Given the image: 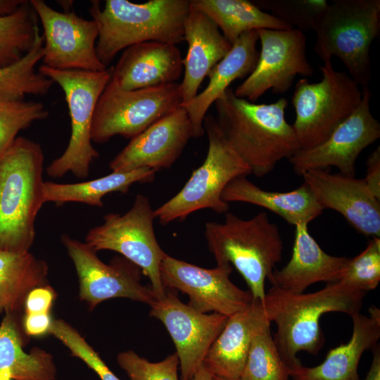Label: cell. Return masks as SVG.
<instances>
[{"mask_svg":"<svg viewBox=\"0 0 380 380\" xmlns=\"http://www.w3.org/2000/svg\"><path fill=\"white\" fill-rule=\"evenodd\" d=\"M215 106L219 129L255 176H265L300 150L293 127L285 119V98L258 104L236 97L229 87Z\"/></svg>","mask_w":380,"mask_h":380,"instance_id":"6da1fadb","label":"cell"},{"mask_svg":"<svg viewBox=\"0 0 380 380\" xmlns=\"http://www.w3.org/2000/svg\"><path fill=\"white\" fill-rule=\"evenodd\" d=\"M366 293L341 281L311 293L290 292L272 286L262 303L269 321L277 326L274 341L289 368L301 363L297 357L299 352L315 355L322 349L319 320L323 315L337 312L352 317L360 312Z\"/></svg>","mask_w":380,"mask_h":380,"instance_id":"7a4b0ae2","label":"cell"},{"mask_svg":"<svg viewBox=\"0 0 380 380\" xmlns=\"http://www.w3.org/2000/svg\"><path fill=\"white\" fill-rule=\"evenodd\" d=\"M41 145L18 137L0 153V253L30 252L44 200Z\"/></svg>","mask_w":380,"mask_h":380,"instance_id":"3957f363","label":"cell"},{"mask_svg":"<svg viewBox=\"0 0 380 380\" xmlns=\"http://www.w3.org/2000/svg\"><path fill=\"white\" fill-rule=\"evenodd\" d=\"M190 8L189 0H106L102 8L92 1L89 12L98 27L99 61L107 67L120 51L144 42H182Z\"/></svg>","mask_w":380,"mask_h":380,"instance_id":"277c9868","label":"cell"},{"mask_svg":"<svg viewBox=\"0 0 380 380\" xmlns=\"http://www.w3.org/2000/svg\"><path fill=\"white\" fill-rule=\"evenodd\" d=\"M205 236L217 266L234 267L253 299L262 302L265 281L281 260L284 248L279 227L267 213L243 220L227 212L223 222L205 223Z\"/></svg>","mask_w":380,"mask_h":380,"instance_id":"5b68a950","label":"cell"},{"mask_svg":"<svg viewBox=\"0 0 380 380\" xmlns=\"http://www.w3.org/2000/svg\"><path fill=\"white\" fill-rule=\"evenodd\" d=\"M314 51L323 61L338 58L362 88L372 79L369 50L380 33L379 0H334L317 18Z\"/></svg>","mask_w":380,"mask_h":380,"instance_id":"8992f818","label":"cell"},{"mask_svg":"<svg viewBox=\"0 0 380 380\" xmlns=\"http://www.w3.org/2000/svg\"><path fill=\"white\" fill-rule=\"evenodd\" d=\"M203 127L208 148L203 164L194 170L183 188L172 198L154 210L161 224L179 220L201 209L222 214L229 205L222 199L227 185L234 179L252 174L248 165L239 156L219 129L215 116L206 115Z\"/></svg>","mask_w":380,"mask_h":380,"instance_id":"52a82bcc","label":"cell"},{"mask_svg":"<svg viewBox=\"0 0 380 380\" xmlns=\"http://www.w3.org/2000/svg\"><path fill=\"white\" fill-rule=\"evenodd\" d=\"M38 70L63 89L71 127L66 148L52 160L46 172L53 178L68 172L86 178L91 163L99 156L92 145L91 126L98 100L110 80L112 68L101 71L59 70L42 65Z\"/></svg>","mask_w":380,"mask_h":380,"instance_id":"ba28073f","label":"cell"},{"mask_svg":"<svg viewBox=\"0 0 380 380\" xmlns=\"http://www.w3.org/2000/svg\"><path fill=\"white\" fill-rule=\"evenodd\" d=\"M319 68L322 80L310 83L305 77L300 79L291 98L296 111L292 127L300 150L324 141L362 99V88L346 72L335 70L331 61Z\"/></svg>","mask_w":380,"mask_h":380,"instance_id":"9c48e42d","label":"cell"},{"mask_svg":"<svg viewBox=\"0 0 380 380\" xmlns=\"http://www.w3.org/2000/svg\"><path fill=\"white\" fill-rule=\"evenodd\" d=\"M154 219V210L148 198L139 194L124 214L110 213L104 215L101 224L88 231L84 242L96 252L109 250L119 253L139 267L148 277L157 300L165 293L160 269L167 253L156 237Z\"/></svg>","mask_w":380,"mask_h":380,"instance_id":"30bf717a","label":"cell"},{"mask_svg":"<svg viewBox=\"0 0 380 380\" xmlns=\"http://www.w3.org/2000/svg\"><path fill=\"white\" fill-rule=\"evenodd\" d=\"M182 103L179 82L135 90L108 82L94 110L92 142L103 144L116 135L131 139Z\"/></svg>","mask_w":380,"mask_h":380,"instance_id":"8fae6325","label":"cell"},{"mask_svg":"<svg viewBox=\"0 0 380 380\" xmlns=\"http://www.w3.org/2000/svg\"><path fill=\"white\" fill-rule=\"evenodd\" d=\"M60 240L72 260L79 279L80 299L90 310L101 302L125 298L151 305L156 300L151 286L141 282V269L125 258L106 264L84 241L67 234Z\"/></svg>","mask_w":380,"mask_h":380,"instance_id":"7c38bea8","label":"cell"},{"mask_svg":"<svg viewBox=\"0 0 380 380\" xmlns=\"http://www.w3.org/2000/svg\"><path fill=\"white\" fill-rule=\"evenodd\" d=\"M261 49L254 70L235 90L236 97L255 102L269 89L283 94L296 75L312 77L306 55V37L298 29L257 30Z\"/></svg>","mask_w":380,"mask_h":380,"instance_id":"4fadbf2b","label":"cell"},{"mask_svg":"<svg viewBox=\"0 0 380 380\" xmlns=\"http://www.w3.org/2000/svg\"><path fill=\"white\" fill-rule=\"evenodd\" d=\"M43 27V65L59 70L101 71L96 44V23L72 11L60 12L43 0H31Z\"/></svg>","mask_w":380,"mask_h":380,"instance_id":"5bb4252c","label":"cell"},{"mask_svg":"<svg viewBox=\"0 0 380 380\" xmlns=\"http://www.w3.org/2000/svg\"><path fill=\"white\" fill-rule=\"evenodd\" d=\"M160 270L164 288L186 294L187 305L202 313L213 312L229 317L253 300L250 291L239 289L231 281L232 266L206 269L166 254Z\"/></svg>","mask_w":380,"mask_h":380,"instance_id":"9a60e30c","label":"cell"},{"mask_svg":"<svg viewBox=\"0 0 380 380\" xmlns=\"http://www.w3.org/2000/svg\"><path fill=\"white\" fill-rule=\"evenodd\" d=\"M175 291L165 289V296L150 305L149 314L164 324L171 336L179 359L180 380H192L229 317L198 312L182 302Z\"/></svg>","mask_w":380,"mask_h":380,"instance_id":"2e32d148","label":"cell"},{"mask_svg":"<svg viewBox=\"0 0 380 380\" xmlns=\"http://www.w3.org/2000/svg\"><path fill=\"white\" fill-rule=\"evenodd\" d=\"M362 99L356 110L322 144L299 150L289 159L296 174L315 169L338 168L341 174L355 176L361 152L380 137V124L370 111L372 92L362 89Z\"/></svg>","mask_w":380,"mask_h":380,"instance_id":"e0dca14e","label":"cell"},{"mask_svg":"<svg viewBox=\"0 0 380 380\" xmlns=\"http://www.w3.org/2000/svg\"><path fill=\"white\" fill-rule=\"evenodd\" d=\"M302 176L323 210L339 213L365 236L380 237V200L364 179L331 174L329 169L310 170Z\"/></svg>","mask_w":380,"mask_h":380,"instance_id":"ac0fdd59","label":"cell"},{"mask_svg":"<svg viewBox=\"0 0 380 380\" xmlns=\"http://www.w3.org/2000/svg\"><path fill=\"white\" fill-rule=\"evenodd\" d=\"M194 138L191 121L180 106L130 139L110 162L111 172L170 168Z\"/></svg>","mask_w":380,"mask_h":380,"instance_id":"d6986e66","label":"cell"},{"mask_svg":"<svg viewBox=\"0 0 380 380\" xmlns=\"http://www.w3.org/2000/svg\"><path fill=\"white\" fill-rule=\"evenodd\" d=\"M182 72L177 44L144 42L124 49L109 82L123 90L150 88L178 82Z\"/></svg>","mask_w":380,"mask_h":380,"instance_id":"ffe728a7","label":"cell"},{"mask_svg":"<svg viewBox=\"0 0 380 380\" xmlns=\"http://www.w3.org/2000/svg\"><path fill=\"white\" fill-rule=\"evenodd\" d=\"M308 225L295 226L291 259L281 269L273 271L268 279L272 286L302 293L315 283H334L343 277L350 258L331 255L324 251L309 233Z\"/></svg>","mask_w":380,"mask_h":380,"instance_id":"44dd1931","label":"cell"},{"mask_svg":"<svg viewBox=\"0 0 380 380\" xmlns=\"http://www.w3.org/2000/svg\"><path fill=\"white\" fill-rule=\"evenodd\" d=\"M268 324L271 322L262 302L253 299L245 309L228 318L209 349L204 366L214 376L239 379L254 336Z\"/></svg>","mask_w":380,"mask_h":380,"instance_id":"7402d4cb","label":"cell"},{"mask_svg":"<svg viewBox=\"0 0 380 380\" xmlns=\"http://www.w3.org/2000/svg\"><path fill=\"white\" fill-rule=\"evenodd\" d=\"M184 41L187 42L188 50L183 59V80L179 83L182 104L198 94L204 78L232 46L214 21L191 6L184 23Z\"/></svg>","mask_w":380,"mask_h":380,"instance_id":"603a6c76","label":"cell"},{"mask_svg":"<svg viewBox=\"0 0 380 380\" xmlns=\"http://www.w3.org/2000/svg\"><path fill=\"white\" fill-rule=\"evenodd\" d=\"M353 332L346 343L331 349L319 365L309 367L301 363L291 369L293 380H361L358 365L363 353L372 349L380 338V310L372 306L369 315L351 317Z\"/></svg>","mask_w":380,"mask_h":380,"instance_id":"cb8c5ba5","label":"cell"},{"mask_svg":"<svg viewBox=\"0 0 380 380\" xmlns=\"http://www.w3.org/2000/svg\"><path fill=\"white\" fill-rule=\"evenodd\" d=\"M258 41L257 30L242 34L229 53L210 71L207 87L193 99L182 104L191 121L194 138L204 134L203 120L211 105L234 80L247 77L254 70L259 58Z\"/></svg>","mask_w":380,"mask_h":380,"instance_id":"d4e9b609","label":"cell"},{"mask_svg":"<svg viewBox=\"0 0 380 380\" xmlns=\"http://www.w3.org/2000/svg\"><path fill=\"white\" fill-rule=\"evenodd\" d=\"M222 199L228 203L243 202L262 207L294 226L308 224L324 210L304 182L289 191H270L258 186L246 176H241L227 185L222 194Z\"/></svg>","mask_w":380,"mask_h":380,"instance_id":"484cf974","label":"cell"},{"mask_svg":"<svg viewBox=\"0 0 380 380\" xmlns=\"http://www.w3.org/2000/svg\"><path fill=\"white\" fill-rule=\"evenodd\" d=\"M22 318L6 313L0 324V374L13 380H56L57 368L51 353L38 347L24 351L28 336Z\"/></svg>","mask_w":380,"mask_h":380,"instance_id":"4316f807","label":"cell"},{"mask_svg":"<svg viewBox=\"0 0 380 380\" xmlns=\"http://www.w3.org/2000/svg\"><path fill=\"white\" fill-rule=\"evenodd\" d=\"M49 265L32 253H0V315L23 316L28 293L49 285Z\"/></svg>","mask_w":380,"mask_h":380,"instance_id":"83f0119b","label":"cell"},{"mask_svg":"<svg viewBox=\"0 0 380 380\" xmlns=\"http://www.w3.org/2000/svg\"><path fill=\"white\" fill-rule=\"evenodd\" d=\"M156 171L149 168H139L127 172L111 173L89 181L78 183L44 182V202L61 205L67 203H80L101 208L102 198L112 192L127 193L134 183L151 182Z\"/></svg>","mask_w":380,"mask_h":380,"instance_id":"f1b7e54d","label":"cell"},{"mask_svg":"<svg viewBox=\"0 0 380 380\" xmlns=\"http://www.w3.org/2000/svg\"><path fill=\"white\" fill-rule=\"evenodd\" d=\"M190 4L210 18L232 45L252 30L293 29L247 0H190Z\"/></svg>","mask_w":380,"mask_h":380,"instance_id":"f546056e","label":"cell"},{"mask_svg":"<svg viewBox=\"0 0 380 380\" xmlns=\"http://www.w3.org/2000/svg\"><path fill=\"white\" fill-rule=\"evenodd\" d=\"M44 37L39 30L31 50L18 62L0 68V100L22 101L27 95L44 96L53 82L36 70L43 57Z\"/></svg>","mask_w":380,"mask_h":380,"instance_id":"4dcf8cb0","label":"cell"},{"mask_svg":"<svg viewBox=\"0 0 380 380\" xmlns=\"http://www.w3.org/2000/svg\"><path fill=\"white\" fill-rule=\"evenodd\" d=\"M37 20L30 1L0 18V68L16 63L31 50L39 30Z\"/></svg>","mask_w":380,"mask_h":380,"instance_id":"1f68e13d","label":"cell"},{"mask_svg":"<svg viewBox=\"0 0 380 380\" xmlns=\"http://www.w3.org/2000/svg\"><path fill=\"white\" fill-rule=\"evenodd\" d=\"M291 369L282 360L270 324L254 336L240 380H290Z\"/></svg>","mask_w":380,"mask_h":380,"instance_id":"d6a6232c","label":"cell"},{"mask_svg":"<svg viewBox=\"0 0 380 380\" xmlns=\"http://www.w3.org/2000/svg\"><path fill=\"white\" fill-rule=\"evenodd\" d=\"M49 115L41 102L0 100V153L11 145L20 131Z\"/></svg>","mask_w":380,"mask_h":380,"instance_id":"836d02e7","label":"cell"},{"mask_svg":"<svg viewBox=\"0 0 380 380\" xmlns=\"http://www.w3.org/2000/svg\"><path fill=\"white\" fill-rule=\"evenodd\" d=\"M262 11L291 26L304 31L314 30L315 22L326 8V0H262L254 3Z\"/></svg>","mask_w":380,"mask_h":380,"instance_id":"e575fe53","label":"cell"},{"mask_svg":"<svg viewBox=\"0 0 380 380\" xmlns=\"http://www.w3.org/2000/svg\"><path fill=\"white\" fill-rule=\"evenodd\" d=\"M49 334L65 346L72 356L82 360L101 380H120L80 332L65 320L53 319Z\"/></svg>","mask_w":380,"mask_h":380,"instance_id":"d590c367","label":"cell"},{"mask_svg":"<svg viewBox=\"0 0 380 380\" xmlns=\"http://www.w3.org/2000/svg\"><path fill=\"white\" fill-rule=\"evenodd\" d=\"M339 281L365 292L377 287L380 281L379 238H372L360 254L349 259L346 271Z\"/></svg>","mask_w":380,"mask_h":380,"instance_id":"8d00e7d4","label":"cell"},{"mask_svg":"<svg viewBox=\"0 0 380 380\" xmlns=\"http://www.w3.org/2000/svg\"><path fill=\"white\" fill-rule=\"evenodd\" d=\"M117 362L130 380H179L176 353L158 362H151L132 350L120 353Z\"/></svg>","mask_w":380,"mask_h":380,"instance_id":"74e56055","label":"cell"},{"mask_svg":"<svg viewBox=\"0 0 380 380\" xmlns=\"http://www.w3.org/2000/svg\"><path fill=\"white\" fill-rule=\"evenodd\" d=\"M56 297L49 284L32 289L25 299L24 313H50Z\"/></svg>","mask_w":380,"mask_h":380,"instance_id":"f35d334b","label":"cell"},{"mask_svg":"<svg viewBox=\"0 0 380 380\" xmlns=\"http://www.w3.org/2000/svg\"><path fill=\"white\" fill-rule=\"evenodd\" d=\"M53 319L50 313H24L22 325L29 336H41L49 334Z\"/></svg>","mask_w":380,"mask_h":380,"instance_id":"ab89813d","label":"cell"},{"mask_svg":"<svg viewBox=\"0 0 380 380\" xmlns=\"http://www.w3.org/2000/svg\"><path fill=\"white\" fill-rule=\"evenodd\" d=\"M366 177L364 178L372 193L380 200V147L370 153L366 161Z\"/></svg>","mask_w":380,"mask_h":380,"instance_id":"60d3db41","label":"cell"},{"mask_svg":"<svg viewBox=\"0 0 380 380\" xmlns=\"http://www.w3.org/2000/svg\"><path fill=\"white\" fill-rule=\"evenodd\" d=\"M372 363L365 380H380V348L376 344L372 348Z\"/></svg>","mask_w":380,"mask_h":380,"instance_id":"b9f144b4","label":"cell"},{"mask_svg":"<svg viewBox=\"0 0 380 380\" xmlns=\"http://www.w3.org/2000/svg\"><path fill=\"white\" fill-rule=\"evenodd\" d=\"M25 0H0V18L13 13Z\"/></svg>","mask_w":380,"mask_h":380,"instance_id":"7bdbcfd3","label":"cell"},{"mask_svg":"<svg viewBox=\"0 0 380 380\" xmlns=\"http://www.w3.org/2000/svg\"><path fill=\"white\" fill-rule=\"evenodd\" d=\"M213 374L203 364L194 374L192 380H213Z\"/></svg>","mask_w":380,"mask_h":380,"instance_id":"ee69618b","label":"cell"},{"mask_svg":"<svg viewBox=\"0 0 380 380\" xmlns=\"http://www.w3.org/2000/svg\"><path fill=\"white\" fill-rule=\"evenodd\" d=\"M0 380H13V379H11L7 374L1 373Z\"/></svg>","mask_w":380,"mask_h":380,"instance_id":"f6af8a7d","label":"cell"},{"mask_svg":"<svg viewBox=\"0 0 380 380\" xmlns=\"http://www.w3.org/2000/svg\"><path fill=\"white\" fill-rule=\"evenodd\" d=\"M213 380H240V379H227V378L220 377V376L213 375Z\"/></svg>","mask_w":380,"mask_h":380,"instance_id":"bcb514c9","label":"cell"}]
</instances>
